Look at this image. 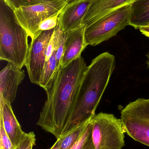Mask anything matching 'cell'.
I'll return each mask as SVG.
<instances>
[{
    "label": "cell",
    "instance_id": "1",
    "mask_svg": "<svg viewBox=\"0 0 149 149\" xmlns=\"http://www.w3.org/2000/svg\"><path fill=\"white\" fill-rule=\"evenodd\" d=\"M87 66L81 56L65 67L60 66L50 87L37 125L57 139L69 122L78 91Z\"/></svg>",
    "mask_w": 149,
    "mask_h": 149
},
{
    "label": "cell",
    "instance_id": "2",
    "mask_svg": "<svg viewBox=\"0 0 149 149\" xmlns=\"http://www.w3.org/2000/svg\"><path fill=\"white\" fill-rule=\"evenodd\" d=\"M115 65V57L108 52L92 60L80 82L71 115L62 135L95 115Z\"/></svg>",
    "mask_w": 149,
    "mask_h": 149
},
{
    "label": "cell",
    "instance_id": "3",
    "mask_svg": "<svg viewBox=\"0 0 149 149\" xmlns=\"http://www.w3.org/2000/svg\"><path fill=\"white\" fill-rule=\"evenodd\" d=\"M29 37L17 22L14 10L0 0V59L22 69L28 55Z\"/></svg>",
    "mask_w": 149,
    "mask_h": 149
},
{
    "label": "cell",
    "instance_id": "4",
    "mask_svg": "<svg viewBox=\"0 0 149 149\" xmlns=\"http://www.w3.org/2000/svg\"><path fill=\"white\" fill-rule=\"evenodd\" d=\"M92 137L95 149H122L125 146V129L121 119L100 113L91 120Z\"/></svg>",
    "mask_w": 149,
    "mask_h": 149
},
{
    "label": "cell",
    "instance_id": "5",
    "mask_svg": "<svg viewBox=\"0 0 149 149\" xmlns=\"http://www.w3.org/2000/svg\"><path fill=\"white\" fill-rule=\"evenodd\" d=\"M131 4L116 10L86 27L85 41L87 45L96 46L116 36L129 25Z\"/></svg>",
    "mask_w": 149,
    "mask_h": 149
},
{
    "label": "cell",
    "instance_id": "6",
    "mask_svg": "<svg viewBox=\"0 0 149 149\" xmlns=\"http://www.w3.org/2000/svg\"><path fill=\"white\" fill-rule=\"evenodd\" d=\"M126 133L135 141L149 147V99H138L121 112Z\"/></svg>",
    "mask_w": 149,
    "mask_h": 149
},
{
    "label": "cell",
    "instance_id": "7",
    "mask_svg": "<svg viewBox=\"0 0 149 149\" xmlns=\"http://www.w3.org/2000/svg\"><path fill=\"white\" fill-rule=\"evenodd\" d=\"M74 0H52L14 10L17 22L33 39L39 33L38 27L43 21L62 11L66 5Z\"/></svg>",
    "mask_w": 149,
    "mask_h": 149
},
{
    "label": "cell",
    "instance_id": "8",
    "mask_svg": "<svg viewBox=\"0 0 149 149\" xmlns=\"http://www.w3.org/2000/svg\"><path fill=\"white\" fill-rule=\"evenodd\" d=\"M55 29L41 31L31 39L29 45L25 66L31 81L36 85L40 81L46 62L47 46Z\"/></svg>",
    "mask_w": 149,
    "mask_h": 149
},
{
    "label": "cell",
    "instance_id": "9",
    "mask_svg": "<svg viewBox=\"0 0 149 149\" xmlns=\"http://www.w3.org/2000/svg\"><path fill=\"white\" fill-rule=\"evenodd\" d=\"M93 0H74L66 5L60 13L58 24L63 32L68 33L82 25Z\"/></svg>",
    "mask_w": 149,
    "mask_h": 149
},
{
    "label": "cell",
    "instance_id": "10",
    "mask_svg": "<svg viewBox=\"0 0 149 149\" xmlns=\"http://www.w3.org/2000/svg\"><path fill=\"white\" fill-rule=\"evenodd\" d=\"M24 77L25 74L22 69L8 63L0 72V98L10 104L13 103L18 86Z\"/></svg>",
    "mask_w": 149,
    "mask_h": 149
},
{
    "label": "cell",
    "instance_id": "11",
    "mask_svg": "<svg viewBox=\"0 0 149 149\" xmlns=\"http://www.w3.org/2000/svg\"><path fill=\"white\" fill-rule=\"evenodd\" d=\"M86 27L79 28L66 34L64 52L61 59V66L65 67L81 56V53L87 46L85 41Z\"/></svg>",
    "mask_w": 149,
    "mask_h": 149
},
{
    "label": "cell",
    "instance_id": "12",
    "mask_svg": "<svg viewBox=\"0 0 149 149\" xmlns=\"http://www.w3.org/2000/svg\"><path fill=\"white\" fill-rule=\"evenodd\" d=\"M136 0H93L82 25L86 27L122 7L132 4Z\"/></svg>",
    "mask_w": 149,
    "mask_h": 149
},
{
    "label": "cell",
    "instance_id": "13",
    "mask_svg": "<svg viewBox=\"0 0 149 149\" xmlns=\"http://www.w3.org/2000/svg\"><path fill=\"white\" fill-rule=\"evenodd\" d=\"M1 116L3 127L8 136L14 145L17 148L25 137L24 132L12 110L11 104L0 98Z\"/></svg>",
    "mask_w": 149,
    "mask_h": 149
},
{
    "label": "cell",
    "instance_id": "14",
    "mask_svg": "<svg viewBox=\"0 0 149 149\" xmlns=\"http://www.w3.org/2000/svg\"><path fill=\"white\" fill-rule=\"evenodd\" d=\"M149 24V0H136L131 4L129 25L140 29Z\"/></svg>",
    "mask_w": 149,
    "mask_h": 149
},
{
    "label": "cell",
    "instance_id": "15",
    "mask_svg": "<svg viewBox=\"0 0 149 149\" xmlns=\"http://www.w3.org/2000/svg\"><path fill=\"white\" fill-rule=\"evenodd\" d=\"M91 120L77 126L57 139L59 149L71 148L81 138Z\"/></svg>",
    "mask_w": 149,
    "mask_h": 149
},
{
    "label": "cell",
    "instance_id": "16",
    "mask_svg": "<svg viewBox=\"0 0 149 149\" xmlns=\"http://www.w3.org/2000/svg\"><path fill=\"white\" fill-rule=\"evenodd\" d=\"M59 68L57 65L54 51L51 57L45 62L38 86L45 91L47 90L50 86Z\"/></svg>",
    "mask_w": 149,
    "mask_h": 149
},
{
    "label": "cell",
    "instance_id": "17",
    "mask_svg": "<svg viewBox=\"0 0 149 149\" xmlns=\"http://www.w3.org/2000/svg\"><path fill=\"white\" fill-rule=\"evenodd\" d=\"M71 149H95L92 137L91 120L81 138Z\"/></svg>",
    "mask_w": 149,
    "mask_h": 149
},
{
    "label": "cell",
    "instance_id": "18",
    "mask_svg": "<svg viewBox=\"0 0 149 149\" xmlns=\"http://www.w3.org/2000/svg\"><path fill=\"white\" fill-rule=\"evenodd\" d=\"M51 1L52 0H3L5 3L14 11L21 7L31 6Z\"/></svg>",
    "mask_w": 149,
    "mask_h": 149
},
{
    "label": "cell",
    "instance_id": "19",
    "mask_svg": "<svg viewBox=\"0 0 149 149\" xmlns=\"http://www.w3.org/2000/svg\"><path fill=\"white\" fill-rule=\"evenodd\" d=\"M17 149L6 133L2 120L0 118V149Z\"/></svg>",
    "mask_w": 149,
    "mask_h": 149
},
{
    "label": "cell",
    "instance_id": "20",
    "mask_svg": "<svg viewBox=\"0 0 149 149\" xmlns=\"http://www.w3.org/2000/svg\"><path fill=\"white\" fill-rule=\"evenodd\" d=\"M61 12V11L42 22L38 27L39 32L55 29L58 23L59 17Z\"/></svg>",
    "mask_w": 149,
    "mask_h": 149
},
{
    "label": "cell",
    "instance_id": "21",
    "mask_svg": "<svg viewBox=\"0 0 149 149\" xmlns=\"http://www.w3.org/2000/svg\"><path fill=\"white\" fill-rule=\"evenodd\" d=\"M139 29L143 35L149 38V24L141 27Z\"/></svg>",
    "mask_w": 149,
    "mask_h": 149
},
{
    "label": "cell",
    "instance_id": "22",
    "mask_svg": "<svg viewBox=\"0 0 149 149\" xmlns=\"http://www.w3.org/2000/svg\"><path fill=\"white\" fill-rule=\"evenodd\" d=\"M50 149H59L58 144V142L57 141L55 143L52 145V147Z\"/></svg>",
    "mask_w": 149,
    "mask_h": 149
},
{
    "label": "cell",
    "instance_id": "23",
    "mask_svg": "<svg viewBox=\"0 0 149 149\" xmlns=\"http://www.w3.org/2000/svg\"><path fill=\"white\" fill-rule=\"evenodd\" d=\"M36 144V141L33 142L29 144L26 149H32L33 146Z\"/></svg>",
    "mask_w": 149,
    "mask_h": 149
},
{
    "label": "cell",
    "instance_id": "24",
    "mask_svg": "<svg viewBox=\"0 0 149 149\" xmlns=\"http://www.w3.org/2000/svg\"><path fill=\"white\" fill-rule=\"evenodd\" d=\"M147 56V58H148V61H147V65H148V68H149V51L148 52V54L146 55Z\"/></svg>",
    "mask_w": 149,
    "mask_h": 149
}]
</instances>
